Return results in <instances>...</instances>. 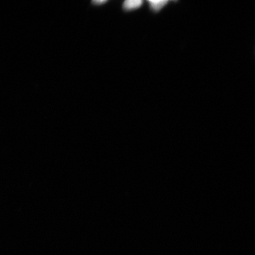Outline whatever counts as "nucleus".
<instances>
[{
  "mask_svg": "<svg viewBox=\"0 0 255 255\" xmlns=\"http://www.w3.org/2000/svg\"><path fill=\"white\" fill-rule=\"evenodd\" d=\"M106 2H107V1H99V0H97V1H92V4L98 5L99 6L100 4H105Z\"/></svg>",
  "mask_w": 255,
  "mask_h": 255,
  "instance_id": "3",
  "label": "nucleus"
},
{
  "mask_svg": "<svg viewBox=\"0 0 255 255\" xmlns=\"http://www.w3.org/2000/svg\"><path fill=\"white\" fill-rule=\"evenodd\" d=\"M143 1L140 0H128L123 4V9L126 11H133L137 9L142 6Z\"/></svg>",
  "mask_w": 255,
  "mask_h": 255,
  "instance_id": "1",
  "label": "nucleus"
},
{
  "mask_svg": "<svg viewBox=\"0 0 255 255\" xmlns=\"http://www.w3.org/2000/svg\"><path fill=\"white\" fill-rule=\"evenodd\" d=\"M150 9L154 12H159L168 3L167 0H150L148 1Z\"/></svg>",
  "mask_w": 255,
  "mask_h": 255,
  "instance_id": "2",
  "label": "nucleus"
}]
</instances>
